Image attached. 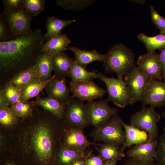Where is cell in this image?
Listing matches in <instances>:
<instances>
[{"label": "cell", "instance_id": "cell-11", "mask_svg": "<svg viewBox=\"0 0 165 165\" xmlns=\"http://www.w3.org/2000/svg\"><path fill=\"white\" fill-rule=\"evenodd\" d=\"M131 94L130 105L142 101L143 94L148 79L137 67L127 73L124 78Z\"/></svg>", "mask_w": 165, "mask_h": 165}, {"label": "cell", "instance_id": "cell-43", "mask_svg": "<svg viewBox=\"0 0 165 165\" xmlns=\"http://www.w3.org/2000/svg\"><path fill=\"white\" fill-rule=\"evenodd\" d=\"M85 158L78 159L72 163L71 165H85Z\"/></svg>", "mask_w": 165, "mask_h": 165}, {"label": "cell", "instance_id": "cell-5", "mask_svg": "<svg viewBox=\"0 0 165 165\" xmlns=\"http://www.w3.org/2000/svg\"><path fill=\"white\" fill-rule=\"evenodd\" d=\"M97 78L105 84L108 94L107 100L111 101L116 106L124 108L130 105V91L123 79L108 77L97 72Z\"/></svg>", "mask_w": 165, "mask_h": 165}, {"label": "cell", "instance_id": "cell-1", "mask_svg": "<svg viewBox=\"0 0 165 165\" xmlns=\"http://www.w3.org/2000/svg\"><path fill=\"white\" fill-rule=\"evenodd\" d=\"M45 40L36 29L17 38L0 42V86L17 73L33 67Z\"/></svg>", "mask_w": 165, "mask_h": 165}, {"label": "cell", "instance_id": "cell-35", "mask_svg": "<svg viewBox=\"0 0 165 165\" xmlns=\"http://www.w3.org/2000/svg\"><path fill=\"white\" fill-rule=\"evenodd\" d=\"M155 161L158 165H165V133L158 140Z\"/></svg>", "mask_w": 165, "mask_h": 165}, {"label": "cell", "instance_id": "cell-26", "mask_svg": "<svg viewBox=\"0 0 165 165\" xmlns=\"http://www.w3.org/2000/svg\"><path fill=\"white\" fill-rule=\"evenodd\" d=\"M75 21V20H61L54 16L48 17L46 24L47 31L44 35V39L46 40L49 38L61 34V31L64 28Z\"/></svg>", "mask_w": 165, "mask_h": 165}, {"label": "cell", "instance_id": "cell-22", "mask_svg": "<svg viewBox=\"0 0 165 165\" xmlns=\"http://www.w3.org/2000/svg\"><path fill=\"white\" fill-rule=\"evenodd\" d=\"M53 70L59 78L68 77V72L74 60L64 52L53 56Z\"/></svg>", "mask_w": 165, "mask_h": 165}, {"label": "cell", "instance_id": "cell-40", "mask_svg": "<svg viewBox=\"0 0 165 165\" xmlns=\"http://www.w3.org/2000/svg\"><path fill=\"white\" fill-rule=\"evenodd\" d=\"M123 165H158L154 161H144L129 158Z\"/></svg>", "mask_w": 165, "mask_h": 165}, {"label": "cell", "instance_id": "cell-27", "mask_svg": "<svg viewBox=\"0 0 165 165\" xmlns=\"http://www.w3.org/2000/svg\"><path fill=\"white\" fill-rule=\"evenodd\" d=\"M138 38L145 45L147 52H154L156 50L160 51L165 48V35L160 34L154 36H148L141 33Z\"/></svg>", "mask_w": 165, "mask_h": 165}, {"label": "cell", "instance_id": "cell-17", "mask_svg": "<svg viewBox=\"0 0 165 165\" xmlns=\"http://www.w3.org/2000/svg\"><path fill=\"white\" fill-rule=\"evenodd\" d=\"M35 105L48 112L59 119H64L67 103L60 101L53 98L48 97H36Z\"/></svg>", "mask_w": 165, "mask_h": 165}, {"label": "cell", "instance_id": "cell-19", "mask_svg": "<svg viewBox=\"0 0 165 165\" xmlns=\"http://www.w3.org/2000/svg\"><path fill=\"white\" fill-rule=\"evenodd\" d=\"M68 50L74 53V60L79 65L85 68L94 61H99L104 62L107 58V54H100L95 50L87 51L73 46H69Z\"/></svg>", "mask_w": 165, "mask_h": 165}, {"label": "cell", "instance_id": "cell-15", "mask_svg": "<svg viewBox=\"0 0 165 165\" xmlns=\"http://www.w3.org/2000/svg\"><path fill=\"white\" fill-rule=\"evenodd\" d=\"M158 140L155 139L134 145L127 152L129 158L144 161H154Z\"/></svg>", "mask_w": 165, "mask_h": 165}, {"label": "cell", "instance_id": "cell-8", "mask_svg": "<svg viewBox=\"0 0 165 165\" xmlns=\"http://www.w3.org/2000/svg\"><path fill=\"white\" fill-rule=\"evenodd\" d=\"M49 129L44 125L38 127L34 133L32 144L38 158L41 160H49L53 155V135Z\"/></svg>", "mask_w": 165, "mask_h": 165}, {"label": "cell", "instance_id": "cell-2", "mask_svg": "<svg viewBox=\"0 0 165 165\" xmlns=\"http://www.w3.org/2000/svg\"><path fill=\"white\" fill-rule=\"evenodd\" d=\"M107 55L103 64L105 72L115 73L119 79H123L136 67L133 52L123 43L113 46Z\"/></svg>", "mask_w": 165, "mask_h": 165}, {"label": "cell", "instance_id": "cell-18", "mask_svg": "<svg viewBox=\"0 0 165 165\" xmlns=\"http://www.w3.org/2000/svg\"><path fill=\"white\" fill-rule=\"evenodd\" d=\"M123 125L126 136L125 141L121 146L123 151L127 148H130L134 145L143 143L148 141V135L146 132L124 122Z\"/></svg>", "mask_w": 165, "mask_h": 165}, {"label": "cell", "instance_id": "cell-24", "mask_svg": "<svg viewBox=\"0 0 165 165\" xmlns=\"http://www.w3.org/2000/svg\"><path fill=\"white\" fill-rule=\"evenodd\" d=\"M53 76L47 80L36 78L28 84L20 88L21 94V101H27L38 96L39 92L46 88Z\"/></svg>", "mask_w": 165, "mask_h": 165}, {"label": "cell", "instance_id": "cell-14", "mask_svg": "<svg viewBox=\"0 0 165 165\" xmlns=\"http://www.w3.org/2000/svg\"><path fill=\"white\" fill-rule=\"evenodd\" d=\"M83 129L69 127L64 133V147L79 152H85V149L91 145L96 144L88 141L83 133Z\"/></svg>", "mask_w": 165, "mask_h": 165}, {"label": "cell", "instance_id": "cell-42", "mask_svg": "<svg viewBox=\"0 0 165 165\" xmlns=\"http://www.w3.org/2000/svg\"><path fill=\"white\" fill-rule=\"evenodd\" d=\"M9 105L5 98L2 89L0 88V108L8 107Z\"/></svg>", "mask_w": 165, "mask_h": 165}, {"label": "cell", "instance_id": "cell-36", "mask_svg": "<svg viewBox=\"0 0 165 165\" xmlns=\"http://www.w3.org/2000/svg\"><path fill=\"white\" fill-rule=\"evenodd\" d=\"M151 17L152 21L160 31V34L165 35V18L160 15L154 6H150Z\"/></svg>", "mask_w": 165, "mask_h": 165}, {"label": "cell", "instance_id": "cell-46", "mask_svg": "<svg viewBox=\"0 0 165 165\" xmlns=\"http://www.w3.org/2000/svg\"><path fill=\"white\" fill-rule=\"evenodd\" d=\"M6 165H14L13 164L10 163H7Z\"/></svg>", "mask_w": 165, "mask_h": 165}, {"label": "cell", "instance_id": "cell-32", "mask_svg": "<svg viewBox=\"0 0 165 165\" xmlns=\"http://www.w3.org/2000/svg\"><path fill=\"white\" fill-rule=\"evenodd\" d=\"M35 104V101H21L11 105V107L20 117L25 118L31 115L32 106Z\"/></svg>", "mask_w": 165, "mask_h": 165}, {"label": "cell", "instance_id": "cell-38", "mask_svg": "<svg viewBox=\"0 0 165 165\" xmlns=\"http://www.w3.org/2000/svg\"><path fill=\"white\" fill-rule=\"evenodd\" d=\"M90 151L85 158V165H103L104 160L99 155H96L92 153Z\"/></svg>", "mask_w": 165, "mask_h": 165}, {"label": "cell", "instance_id": "cell-31", "mask_svg": "<svg viewBox=\"0 0 165 165\" xmlns=\"http://www.w3.org/2000/svg\"><path fill=\"white\" fill-rule=\"evenodd\" d=\"M45 2V0H24L23 7L28 14L33 17L43 11Z\"/></svg>", "mask_w": 165, "mask_h": 165}, {"label": "cell", "instance_id": "cell-39", "mask_svg": "<svg viewBox=\"0 0 165 165\" xmlns=\"http://www.w3.org/2000/svg\"><path fill=\"white\" fill-rule=\"evenodd\" d=\"M6 24L0 16V41L3 42L12 40Z\"/></svg>", "mask_w": 165, "mask_h": 165}, {"label": "cell", "instance_id": "cell-6", "mask_svg": "<svg viewBox=\"0 0 165 165\" xmlns=\"http://www.w3.org/2000/svg\"><path fill=\"white\" fill-rule=\"evenodd\" d=\"M7 27L12 39L22 36L31 32V22L32 17L27 13L23 7L12 12L0 13Z\"/></svg>", "mask_w": 165, "mask_h": 165}, {"label": "cell", "instance_id": "cell-29", "mask_svg": "<svg viewBox=\"0 0 165 165\" xmlns=\"http://www.w3.org/2000/svg\"><path fill=\"white\" fill-rule=\"evenodd\" d=\"M36 78H37L33 66L17 73L9 82L20 88Z\"/></svg>", "mask_w": 165, "mask_h": 165}, {"label": "cell", "instance_id": "cell-3", "mask_svg": "<svg viewBox=\"0 0 165 165\" xmlns=\"http://www.w3.org/2000/svg\"><path fill=\"white\" fill-rule=\"evenodd\" d=\"M123 122L116 115L104 125L94 128L89 136L96 141L122 145L126 140Z\"/></svg>", "mask_w": 165, "mask_h": 165}, {"label": "cell", "instance_id": "cell-34", "mask_svg": "<svg viewBox=\"0 0 165 165\" xmlns=\"http://www.w3.org/2000/svg\"><path fill=\"white\" fill-rule=\"evenodd\" d=\"M20 117L10 108H1L0 109V122L2 124L9 125L14 123Z\"/></svg>", "mask_w": 165, "mask_h": 165}, {"label": "cell", "instance_id": "cell-20", "mask_svg": "<svg viewBox=\"0 0 165 165\" xmlns=\"http://www.w3.org/2000/svg\"><path fill=\"white\" fill-rule=\"evenodd\" d=\"M71 42V40L65 34H61L47 39L43 44L42 52L52 56L63 52L68 50V44Z\"/></svg>", "mask_w": 165, "mask_h": 165}, {"label": "cell", "instance_id": "cell-45", "mask_svg": "<svg viewBox=\"0 0 165 165\" xmlns=\"http://www.w3.org/2000/svg\"><path fill=\"white\" fill-rule=\"evenodd\" d=\"M162 116L165 119V112L162 111ZM164 131L165 133V127L164 128Z\"/></svg>", "mask_w": 165, "mask_h": 165}, {"label": "cell", "instance_id": "cell-25", "mask_svg": "<svg viewBox=\"0 0 165 165\" xmlns=\"http://www.w3.org/2000/svg\"><path fill=\"white\" fill-rule=\"evenodd\" d=\"M97 70L90 72L85 67L79 65L74 60L68 72V77L71 82H75L79 81L92 80L97 78Z\"/></svg>", "mask_w": 165, "mask_h": 165}, {"label": "cell", "instance_id": "cell-28", "mask_svg": "<svg viewBox=\"0 0 165 165\" xmlns=\"http://www.w3.org/2000/svg\"><path fill=\"white\" fill-rule=\"evenodd\" d=\"M85 152H79L63 147L57 153L56 162L58 165H71L74 161L81 158H85Z\"/></svg>", "mask_w": 165, "mask_h": 165}, {"label": "cell", "instance_id": "cell-41", "mask_svg": "<svg viewBox=\"0 0 165 165\" xmlns=\"http://www.w3.org/2000/svg\"><path fill=\"white\" fill-rule=\"evenodd\" d=\"M159 57L160 61L163 79L165 82V48L160 51Z\"/></svg>", "mask_w": 165, "mask_h": 165}, {"label": "cell", "instance_id": "cell-16", "mask_svg": "<svg viewBox=\"0 0 165 165\" xmlns=\"http://www.w3.org/2000/svg\"><path fill=\"white\" fill-rule=\"evenodd\" d=\"M67 81L65 78H57L53 75L45 88L47 97L67 103L71 99V92L67 86Z\"/></svg>", "mask_w": 165, "mask_h": 165}, {"label": "cell", "instance_id": "cell-44", "mask_svg": "<svg viewBox=\"0 0 165 165\" xmlns=\"http://www.w3.org/2000/svg\"><path fill=\"white\" fill-rule=\"evenodd\" d=\"M117 161L115 160L105 161L103 165H116Z\"/></svg>", "mask_w": 165, "mask_h": 165}, {"label": "cell", "instance_id": "cell-13", "mask_svg": "<svg viewBox=\"0 0 165 165\" xmlns=\"http://www.w3.org/2000/svg\"><path fill=\"white\" fill-rule=\"evenodd\" d=\"M137 64V67L148 80L161 81L163 79L159 54L155 52H147L141 55Z\"/></svg>", "mask_w": 165, "mask_h": 165}, {"label": "cell", "instance_id": "cell-4", "mask_svg": "<svg viewBox=\"0 0 165 165\" xmlns=\"http://www.w3.org/2000/svg\"><path fill=\"white\" fill-rule=\"evenodd\" d=\"M160 117L155 107L143 106L140 111L131 116L130 122L131 125L146 132L148 140L151 141L158 137L157 123Z\"/></svg>", "mask_w": 165, "mask_h": 165}, {"label": "cell", "instance_id": "cell-37", "mask_svg": "<svg viewBox=\"0 0 165 165\" xmlns=\"http://www.w3.org/2000/svg\"><path fill=\"white\" fill-rule=\"evenodd\" d=\"M24 0H3L4 14L16 11L23 7Z\"/></svg>", "mask_w": 165, "mask_h": 165}, {"label": "cell", "instance_id": "cell-12", "mask_svg": "<svg viewBox=\"0 0 165 165\" xmlns=\"http://www.w3.org/2000/svg\"><path fill=\"white\" fill-rule=\"evenodd\" d=\"M142 106L155 107L165 106V82L149 80L144 91Z\"/></svg>", "mask_w": 165, "mask_h": 165}, {"label": "cell", "instance_id": "cell-33", "mask_svg": "<svg viewBox=\"0 0 165 165\" xmlns=\"http://www.w3.org/2000/svg\"><path fill=\"white\" fill-rule=\"evenodd\" d=\"M93 0H56V4L65 9L79 10L94 2Z\"/></svg>", "mask_w": 165, "mask_h": 165}, {"label": "cell", "instance_id": "cell-7", "mask_svg": "<svg viewBox=\"0 0 165 165\" xmlns=\"http://www.w3.org/2000/svg\"><path fill=\"white\" fill-rule=\"evenodd\" d=\"M107 99L92 101L86 104L90 125L94 128L106 123L114 116L117 115L118 110L115 107H112L108 104Z\"/></svg>", "mask_w": 165, "mask_h": 165}, {"label": "cell", "instance_id": "cell-30", "mask_svg": "<svg viewBox=\"0 0 165 165\" xmlns=\"http://www.w3.org/2000/svg\"><path fill=\"white\" fill-rule=\"evenodd\" d=\"M9 105L21 101V94L20 88L9 82L0 86Z\"/></svg>", "mask_w": 165, "mask_h": 165}, {"label": "cell", "instance_id": "cell-21", "mask_svg": "<svg viewBox=\"0 0 165 165\" xmlns=\"http://www.w3.org/2000/svg\"><path fill=\"white\" fill-rule=\"evenodd\" d=\"M53 56L42 52L37 58L34 66L37 78L47 80L52 76Z\"/></svg>", "mask_w": 165, "mask_h": 165}, {"label": "cell", "instance_id": "cell-10", "mask_svg": "<svg viewBox=\"0 0 165 165\" xmlns=\"http://www.w3.org/2000/svg\"><path fill=\"white\" fill-rule=\"evenodd\" d=\"M69 88L72 94L71 99L76 98L82 101L90 102L101 98L107 92L92 80L79 81L75 82H70Z\"/></svg>", "mask_w": 165, "mask_h": 165}, {"label": "cell", "instance_id": "cell-23", "mask_svg": "<svg viewBox=\"0 0 165 165\" xmlns=\"http://www.w3.org/2000/svg\"><path fill=\"white\" fill-rule=\"evenodd\" d=\"M95 146L99 155L104 161L121 160L125 154L120 146L104 143L96 144Z\"/></svg>", "mask_w": 165, "mask_h": 165}, {"label": "cell", "instance_id": "cell-9", "mask_svg": "<svg viewBox=\"0 0 165 165\" xmlns=\"http://www.w3.org/2000/svg\"><path fill=\"white\" fill-rule=\"evenodd\" d=\"M64 119L70 127L83 129L90 125L86 104L76 98L68 102Z\"/></svg>", "mask_w": 165, "mask_h": 165}]
</instances>
